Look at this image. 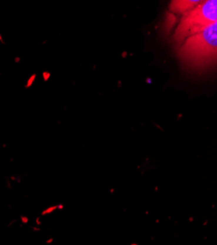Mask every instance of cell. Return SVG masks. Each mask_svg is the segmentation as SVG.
<instances>
[{
	"label": "cell",
	"mask_w": 217,
	"mask_h": 245,
	"mask_svg": "<svg viewBox=\"0 0 217 245\" xmlns=\"http://www.w3.org/2000/svg\"><path fill=\"white\" fill-rule=\"evenodd\" d=\"M180 63L188 69L201 71L217 66V21L175 45Z\"/></svg>",
	"instance_id": "obj_1"
},
{
	"label": "cell",
	"mask_w": 217,
	"mask_h": 245,
	"mask_svg": "<svg viewBox=\"0 0 217 245\" xmlns=\"http://www.w3.org/2000/svg\"><path fill=\"white\" fill-rule=\"evenodd\" d=\"M217 21V0H203L171 23L170 39L174 46L188 36Z\"/></svg>",
	"instance_id": "obj_2"
},
{
	"label": "cell",
	"mask_w": 217,
	"mask_h": 245,
	"mask_svg": "<svg viewBox=\"0 0 217 245\" xmlns=\"http://www.w3.org/2000/svg\"><path fill=\"white\" fill-rule=\"evenodd\" d=\"M201 1L203 0H170V4L168 7L169 13L180 16Z\"/></svg>",
	"instance_id": "obj_3"
}]
</instances>
